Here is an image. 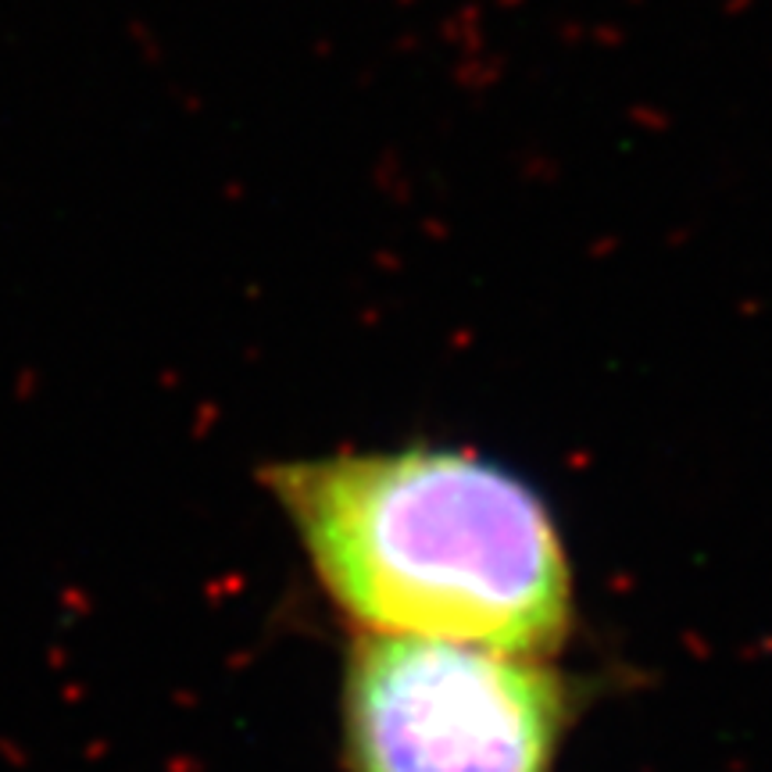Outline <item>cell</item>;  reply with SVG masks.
<instances>
[{
	"label": "cell",
	"instance_id": "obj_2",
	"mask_svg": "<svg viewBox=\"0 0 772 772\" xmlns=\"http://www.w3.org/2000/svg\"><path fill=\"white\" fill-rule=\"evenodd\" d=\"M572 690L543 658L366 633L343 669L351 772H554Z\"/></svg>",
	"mask_w": 772,
	"mask_h": 772
},
{
	"label": "cell",
	"instance_id": "obj_1",
	"mask_svg": "<svg viewBox=\"0 0 772 772\" xmlns=\"http://www.w3.org/2000/svg\"><path fill=\"white\" fill-rule=\"evenodd\" d=\"M332 604L366 633L548 658L572 572L540 494L479 454L401 447L268 468Z\"/></svg>",
	"mask_w": 772,
	"mask_h": 772
}]
</instances>
